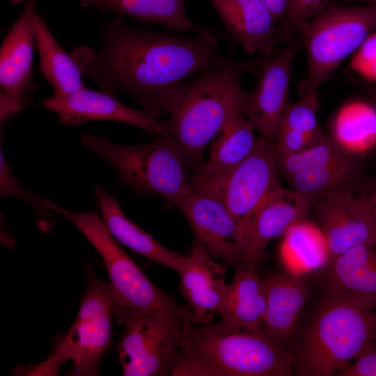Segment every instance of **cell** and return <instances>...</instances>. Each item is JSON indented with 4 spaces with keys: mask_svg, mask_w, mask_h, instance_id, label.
Returning a JSON list of instances; mask_svg holds the SVG:
<instances>
[{
    "mask_svg": "<svg viewBox=\"0 0 376 376\" xmlns=\"http://www.w3.org/2000/svg\"><path fill=\"white\" fill-rule=\"evenodd\" d=\"M102 35L99 49L78 46L70 53L83 75L104 91L125 92L157 118L174 90L225 58L213 34L187 38L135 29L120 15L105 22Z\"/></svg>",
    "mask_w": 376,
    "mask_h": 376,
    "instance_id": "obj_1",
    "label": "cell"
},
{
    "mask_svg": "<svg viewBox=\"0 0 376 376\" xmlns=\"http://www.w3.org/2000/svg\"><path fill=\"white\" fill-rule=\"evenodd\" d=\"M175 376H290L294 357L265 331L222 320L197 326L190 315L181 325Z\"/></svg>",
    "mask_w": 376,
    "mask_h": 376,
    "instance_id": "obj_2",
    "label": "cell"
},
{
    "mask_svg": "<svg viewBox=\"0 0 376 376\" xmlns=\"http://www.w3.org/2000/svg\"><path fill=\"white\" fill-rule=\"evenodd\" d=\"M262 61L241 62L225 58L169 95L165 108L170 135L186 162L200 159L205 146L238 113L246 115L251 96L241 76L253 72Z\"/></svg>",
    "mask_w": 376,
    "mask_h": 376,
    "instance_id": "obj_3",
    "label": "cell"
},
{
    "mask_svg": "<svg viewBox=\"0 0 376 376\" xmlns=\"http://www.w3.org/2000/svg\"><path fill=\"white\" fill-rule=\"evenodd\" d=\"M352 297L327 292L294 357L299 376H331L376 339V313Z\"/></svg>",
    "mask_w": 376,
    "mask_h": 376,
    "instance_id": "obj_4",
    "label": "cell"
},
{
    "mask_svg": "<svg viewBox=\"0 0 376 376\" xmlns=\"http://www.w3.org/2000/svg\"><path fill=\"white\" fill-rule=\"evenodd\" d=\"M80 141L137 194L158 196L177 207L192 194L187 162L170 134L139 145L119 144L91 134H81Z\"/></svg>",
    "mask_w": 376,
    "mask_h": 376,
    "instance_id": "obj_5",
    "label": "cell"
},
{
    "mask_svg": "<svg viewBox=\"0 0 376 376\" xmlns=\"http://www.w3.org/2000/svg\"><path fill=\"white\" fill-rule=\"evenodd\" d=\"M85 271L86 290L72 325L58 340L49 357L37 366L26 368L24 375H54L61 365L68 360L72 362L69 375H99V363L111 343L115 299L110 283L97 277L90 262Z\"/></svg>",
    "mask_w": 376,
    "mask_h": 376,
    "instance_id": "obj_6",
    "label": "cell"
},
{
    "mask_svg": "<svg viewBox=\"0 0 376 376\" xmlns=\"http://www.w3.org/2000/svg\"><path fill=\"white\" fill-rule=\"evenodd\" d=\"M47 207L70 221L82 233L103 260L114 299L116 320L132 313H178L183 307L157 288L126 254L97 209L73 212L45 198Z\"/></svg>",
    "mask_w": 376,
    "mask_h": 376,
    "instance_id": "obj_7",
    "label": "cell"
},
{
    "mask_svg": "<svg viewBox=\"0 0 376 376\" xmlns=\"http://www.w3.org/2000/svg\"><path fill=\"white\" fill-rule=\"evenodd\" d=\"M307 52L308 72L301 97H317L320 85L376 31V5L331 3L298 29Z\"/></svg>",
    "mask_w": 376,
    "mask_h": 376,
    "instance_id": "obj_8",
    "label": "cell"
},
{
    "mask_svg": "<svg viewBox=\"0 0 376 376\" xmlns=\"http://www.w3.org/2000/svg\"><path fill=\"white\" fill-rule=\"evenodd\" d=\"M189 315L184 308L178 313H132L118 323L125 329L117 352L125 376L171 375L180 355V336L183 320Z\"/></svg>",
    "mask_w": 376,
    "mask_h": 376,
    "instance_id": "obj_9",
    "label": "cell"
},
{
    "mask_svg": "<svg viewBox=\"0 0 376 376\" xmlns=\"http://www.w3.org/2000/svg\"><path fill=\"white\" fill-rule=\"evenodd\" d=\"M274 141L258 138L253 151L229 175L219 196L240 225L244 241L256 212L281 185Z\"/></svg>",
    "mask_w": 376,
    "mask_h": 376,
    "instance_id": "obj_10",
    "label": "cell"
},
{
    "mask_svg": "<svg viewBox=\"0 0 376 376\" xmlns=\"http://www.w3.org/2000/svg\"><path fill=\"white\" fill-rule=\"evenodd\" d=\"M43 105L54 112L59 123L78 125L88 121H114L139 127L153 135L170 134L168 121H161L146 111L131 108L119 101L113 93L85 86L74 93H54Z\"/></svg>",
    "mask_w": 376,
    "mask_h": 376,
    "instance_id": "obj_11",
    "label": "cell"
},
{
    "mask_svg": "<svg viewBox=\"0 0 376 376\" xmlns=\"http://www.w3.org/2000/svg\"><path fill=\"white\" fill-rule=\"evenodd\" d=\"M178 207L188 220L196 242L212 258L224 265L244 268L242 231L219 196L192 193Z\"/></svg>",
    "mask_w": 376,
    "mask_h": 376,
    "instance_id": "obj_12",
    "label": "cell"
},
{
    "mask_svg": "<svg viewBox=\"0 0 376 376\" xmlns=\"http://www.w3.org/2000/svg\"><path fill=\"white\" fill-rule=\"evenodd\" d=\"M309 205L304 196L293 189L282 185L275 189L256 212L244 235V268L256 271L264 260L268 244L305 219Z\"/></svg>",
    "mask_w": 376,
    "mask_h": 376,
    "instance_id": "obj_13",
    "label": "cell"
},
{
    "mask_svg": "<svg viewBox=\"0 0 376 376\" xmlns=\"http://www.w3.org/2000/svg\"><path fill=\"white\" fill-rule=\"evenodd\" d=\"M290 49L278 51L261 61L257 84L251 93L247 119L261 136L275 140L285 111L293 61Z\"/></svg>",
    "mask_w": 376,
    "mask_h": 376,
    "instance_id": "obj_14",
    "label": "cell"
},
{
    "mask_svg": "<svg viewBox=\"0 0 376 376\" xmlns=\"http://www.w3.org/2000/svg\"><path fill=\"white\" fill-rule=\"evenodd\" d=\"M225 271L222 264L195 242L178 272L180 289L190 306V318L194 324H208L215 314L221 315L228 289Z\"/></svg>",
    "mask_w": 376,
    "mask_h": 376,
    "instance_id": "obj_15",
    "label": "cell"
},
{
    "mask_svg": "<svg viewBox=\"0 0 376 376\" xmlns=\"http://www.w3.org/2000/svg\"><path fill=\"white\" fill-rule=\"evenodd\" d=\"M318 199L316 214L329 244L331 260L357 245L375 246L368 214L349 189L333 191Z\"/></svg>",
    "mask_w": 376,
    "mask_h": 376,
    "instance_id": "obj_16",
    "label": "cell"
},
{
    "mask_svg": "<svg viewBox=\"0 0 376 376\" xmlns=\"http://www.w3.org/2000/svg\"><path fill=\"white\" fill-rule=\"evenodd\" d=\"M238 113L226 123L213 145L209 159L191 178L192 193L219 196L232 172L254 149L258 139L251 122Z\"/></svg>",
    "mask_w": 376,
    "mask_h": 376,
    "instance_id": "obj_17",
    "label": "cell"
},
{
    "mask_svg": "<svg viewBox=\"0 0 376 376\" xmlns=\"http://www.w3.org/2000/svg\"><path fill=\"white\" fill-rule=\"evenodd\" d=\"M230 38L249 53L279 51L277 18L260 0H208Z\"/></svg>",
    "mask_w": 376,
    "mask_h": 376,
    "instance_id": "obj_18",
    "label": "cell"
},
{
    "mask_svg": "<svg viewBox=\"0 0 376 376\" xmlns=\"http://www.w3.org/2000/svg\"><path fill=\"white\" fill-rule=\"evenodd\" d=\"M37 0H26L22 13L5 36L0 49L1 92L22 99L35 88L31 83L36 47L33 22Z\"/></svg>",
    "mask_w": 376,
    "mask_h": 376,
    "instance_id": "obj_19",
    "label": "cell"
},
{
    "mask_svg": "<svg viewBox=\"0 0 376 376\" xmlns=\"http://www.w3.org/2000/svg\"><path fill=\"white\" fill-rule=\"evenodd\" d=\"M327 292L355 298L376 306V246H355L338 255L327 265Z\"/></svg>",
    "mask_w": 376,
    "mask_h": 376,
    "instance_id": "obj_20",
    "label": "cell"
},
{
    "mask_svg": "<svg viewBox=\"0 0 376 376\" xmlns=\"http://www.w3.org/2000/svg\"><path fill=\"white\" fill-rule=\"evenodd\" d=\"M93 191L102 220L119 243L178 272L186 256L166 249L130 220L117 200L100 185H95Z\"/></svg>",
    "mask_w": 376,
    "mask_h": 376,
    "instance_id": "obj_21",
    "label": "cell"
},
{
    "mask_svg": "<svg viewBox=\"0 0 376 376\" xmlns=\"http://www.w3.org/2000/svg\"><path fill=\"white\" fill-rule=\"evenodd\" d=\"M267 306L264 318L266 333L283 346L292 336L307 297L299 276L284 274L264 279Z\"/></svg>",
    "mask_w": 376,
    "mask_h": 376,
    "instance_id": "obj_22",
    "label": "cell"
},
{
    "mask_svg": "<svg viewBox=\"0 0 376 376\" xmlns=\"http://www.w3.org/2000/svg\"><path fill=\"white\" fill-rule=\"evenodd\" d=\"M19 3L26 0H13ZM83 8L126 15L143 22L155 23L178 31L209 35L206 28L192 23L185 13V0H78Z\"/></svg>",
    "mask_w": 376,
    "mask_h": 376,
    "instance_id": "obj_23",
    "label": "cell"
},
{
    "mask_svg": "<svg viewBox=\"0 0 376 376\" xmlns=\"http://www.w3.org/2000/svg\"><path fill=\"white\" fill-rule=\"evenodd\" d=\"M281 237L280 258L290 274L300 276L311 273L330 263L329 247L324 233L306 218L292 224Z\"/></svg>",
    "mask_w": 376,
    "mask_h": 376,
    "instance_id": "obj_24",
    "label": "cell"
},
{
    "mask_svg": "<svg viewBox=\"0 0 376 376\" xmlns=\"http://www.w3.org/2000/svg\"><path fill=\"white\" fill-rule=\"evenodd\" d=\"M266 306L264 279L256 271L242 268L237 270L233 281L228 285L220 316L222 320L243 329H265Z\"/></svg>",
    "mask_w": 376,
    "mask_h": 376,
    "instance_id": "obj_25",
    "label": "cell"
},
{
    "mask_svg": "<svg viewBox=\"0 0 376 376\" xmlns=\"http://www.w3.org/2000/svg\"><path fill=\"white\" fill-rule=\"evenodd\" d=\"M36 47L38 49L39 70L54 88V93L66 95L85 86L82 72L72 56L60 46L45 19L37 15L33 22Z\"/></svg>",
    "mask_w": 376,
    "mask_h": 376,
    "instance_id": "obj_26",
    "label": "cell"
},
{
    "mask_svg": "<svg viewBox=\"0 0 376 376\" xmlns=\"http://www.w3.org/2000/svg\"><path fill=\"white\" fill-rule=\"evenodd\" d=\"M336 145L344 152L359 154L376 145V107L363 101H352L343 105L333 123Z\"/></svg>",
    "mask_w": 376,
    "mask_h": 376,
    "instance_id": "obj_27",
    "label": "cell"
},
{
    "mask_svg": "<svg viewBox=\"0 0 376 376\" xmlns=\"http://www.w3.org/2000/svg\"><path fill=\"white\" fill-rule=\"evenodd\" d=\"M356 172V166L347 155L339 161L318 164L287 178L292 189L311 203L312 200L318 199L333 191L349 189Z\"/></svg>",
    "mask_w": 376,
    "mask_h": 376,
    "instance_id": "obj_28",
    "label": "cell"
},
{
    "mask_svg": "<svg viewBox=\"0 0 376 376\" xmlns=\"http://www.w3.org/2000/svg\"><path fill=\"white\" fill-rule=\"evenodd\" d=\"M318 108L317 97H301L300 100L288 104L284 113L281 127L310 136L317 135L321 132L316 115Z\"/></svg>",
    "mask_w": 376,
    "mask_h": 376,
    "instance_id": "obj_29",
    "label": "cell"
},
{
    "mask_svg": "<svg viewBox=\"0 0 376 376\" xmlns=\"http://www.w3.org/2000/svg\"><path fill=\"white\" fill-rule=\"evenodd\" d=\"M1 197L13 196L24 200L35 208L40 215L49 214L50 210L44 202L45 198L24 189L12 175L2 152L0 155Z\"/></svg>",
    "mask_w": 376,
    "mask_h": 376,
    "instance_id": "obj_30",
    "label": "cell"
},
{
    "mask_svg": "<svg viewBox=\"0 0 376 376\" xmlns=\"http://www.w3.org/2000/svg\"><path fill=\"white\" fill-rule=\"evenodd\" d=\"M349 66L366 80L376 83V31L353 54Z\"/></svg>",
    "mask_w": 376,
    "mask_h": 376,
    "instance_id": "obj_31",
    "label": "cell"
},
{
    "mask_svg": "<svg viewBox=\"0 0 376 376\" xmlns=\"http://www.w3.org/2000/svg\"><path fill=\"white\" fill-rule=\"evenodd\" d=\"M329 0H288V6L284 18L286 24L299 29L329 4Z\"/></svg>",
    "mask_w": 376,
    "mask_h": 376,
    "instance_id": "obj_32",
    "label": "cell"
},
{
    "mask_svg": "<svg viewBox=\"0 0 376 376\" xmlns=\"http://www.w3.org/2000/svg\"><path fill=\"white\" fill-rule=\"evenodd\" d=\"M310 136L292 130L281 127L275 141V150L277 157H283L298 153L311 146L322 133Z\"/></svg>",
    "mask_w": 376,
    "mask_h": 376,
    "instance_id": "obj_33",
    "label": "cell"
},
{
    "mask_svg": "<svg viewBox=\"0 0 376 376\" xmlns=\"http://www.w3.org/2000/svg\"><path fill=\"white\" fill-rule=\"evenodd\" d=\"M370 344L346 368L336 375L340 376H376V345Z\"/></svg>",
    "mask_w": 376,
    "mask_h": 376,
    "instance_id": "obj_34",
    "label": "cell"
},
{
    "mask_svg": "<svg viewBox=\"0 0 376 376\" xmlns=\"http://www.w3.org/2000/svg\"><path fill=\"white\" fill-rule=\"evenodd\" d=\"M31 100V96L27 95L22 99H15L1 92L0 94V123L2 127L11 117L23 109Z\"/></svg>",
    "mask_w": 376,
    "mask_h": 376,
    "instance_id": "obj_35",
    "label": "cell"
},
{
    "mask_svg": "<svg viewBox=\"0 0 376 376\" xmlns=\"http://www.w3.org/2000/svg\"><path fill=\"white\" fill-rule=\"evenodd\" d=\"M359 198L368 214L376 246V187L368 196H361Z\"/></svg>",
    "mask_w": 376,
    "mask_h": 376,
    "instance_id": "obj_36",
    "label": "cell"
},
{
    "mask_svg": "<svg viewBox=\"0 0 376 376\" xmlns=\"http://www.w3.org/2000/svg\"><path fill=\"white\" fill-rule=\"evenodd\" d=\"M277 18L284 17L287 6L288 0H260Z\"/></svg>",
    "mask_w": 376,
    "mask_h": 376,
    "instance_id": "obj_37",
    "label": "cell"
},
{
    "mask_svg": "<svg viewBox=\"0 0 376 376\" xmlns=\"http://www.w3.org/2000/svg\"><path fill=\"white\" fill-rule=\"evenodd\" d=\"M370 4L376 5V0H369Z\"/></svg>",
    "mask_w": 376,
    "mask_h": 376,
    "instance_id": "obj_38",
    "label": "cell"
},
{
    "mask_svg": "<svg viewBox=\"0 0 376 376\" xmlns=\"http://www.w3.org/2000/svg\"><path fill=\"white\" fill-rule=\"evenodd\" d=\"M345 1H366V2H368V4H370V1L369 0H345Z\"/></svg>",
    "mask_w": 376,
    "mask_h": 376,
    "instance_id": "obj_39",
    "label": "cell"
},
{
    "mask_svg": "<svg viewBox=\"0 0 376 376\" xmlns=\"http://www.w3.org/2000/svg\"><path fill=\"white\" fill-rule=\"evenodd\" d=\"M376 92V91H375ZM375 96H376V93H375Z\"/></svg>",
    "mask_w": 376,
    "mask_h": 376,
    "instance_id": "obj_40",
    "label": "cell"
}]
</instances>
